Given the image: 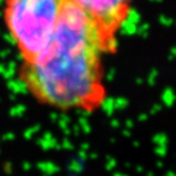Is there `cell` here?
<instances>
[{"label": "cell", "instance_id": "3957f363", "mask_svg": "<svg viewBox=\"0 0 176 176\" xmlns=\"http://www.w3.org/2000/svg\"><path fill=\"white\" fill-rule=\"evenodd\" d=\"M87 14L106 34L117 33L127 21L135 0H66Z\"/></svg>", "mask_w": 176, "mask_h": 176}, {"label": "cell", "instance_id": "7a4b0ae2", "mask_svg": "<svg viewBox=\"0 0 176 176\" xmlns=\"http://www.w3.org/2000/svg\"><path fill=\"white\" fill-rule=\"evenodd\" d=\"M66 0H5L2 17L21 62L36 57L50 41Z\"/></svg>", "mask_w": 176, "mask_h": 176}, {"label": "cell", "instance_id": "6da1fadb", "mask_svg": "<svg viewBox=\"0 0 176 176\" xmlns=\"http://www.w3.org/2000/svg\"><path fill=\"white\" fill-rule=\"evenodd\" d=\"M116 49L117 39L68 1L50 41L36 57L21 62L17 76L38 104L94 113L108 100L104 57Z\"/></svg>", "mask_w": 176, "mask_h": 176}]
</instances>
